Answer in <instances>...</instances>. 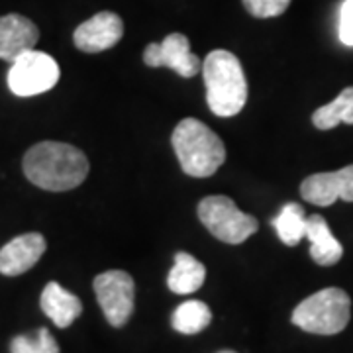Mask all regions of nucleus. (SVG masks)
Wrapping results in <instances>:
<instances>
[{
  "instance_id": "1",
  "label": "nucleus",
  "mask_w": 353,
  "mask_h": 353,
  "mask_svg": "<svg viewBox=\"0 0 353 353\" xmlns=\"http://www.w3.org/2000/svg\"><path fill=\"white\" fill-rule=\"evenodd\" d=\"M24 175L36 187L51 192L77 189L88 175V159L79 148L63 141H39L22 161Z\"/></svg>"
},
{
  "instance_id": "2",
  "label": "nucleus",
  "mask_w": 353,
  "mask_h": 353,
  "mask_svg": "<svg viewBox=\"0 0 353 353\" xmlns=\"http://www.w3.org/2000/svg\"><path fill=\"white\" fill-rule=\"evenodd\" d=\"M208 108L222 118L241 112L248 101V81L240 59L228 50L210 51L202 63Z\"/></svg>"
},
{
  "instance_id": "3",
  "label": "nucleus",
  "mask_w": 353,
  "mask_h": 353,
  "mask_svg": "<svg viewBox=\"0 0 353 353\" xmlns=\"http://www.w3.org/2000/svg\"><path fill=\"white\" fill-rule=\"evenodd\" d=\"M181 169L189 176H212L226 159L224 141L196 118H185L171 136Z\"/></svg>"
},
{
  "instance_id": "4",
  "label": "nucleus",
  "mask_w": 353,
  "mask_h": 353,
  "mask_svg": "<svg viewBox=\"0 0 353 353\" xmlns=\"http://www.w3.org/2000/svg\"><path fill=\"white\" fill-rule=\"evenodd\" d=\"M352 301L345 290L328 287L304 299L292 312V324L308 334L334 336L350 324Z\"/></svg>"
},
{
  "instance_id": "5",
  "label": "nucleus",
  "mask_w": 353,
  "mask_h": 353,
  "mask_svg": "<svg viewBox=\"0 0 353 353\" xmlns=\"http://www.w3.org/2000/svg\"><path fill=\"white\" fill-rule=\"evenodd\" d=\"M199 218L214 238L232 245L243 243L259 228V222L253 216L243 214L236 202L220 194L202 199Z\"/></svg>"
},
{
  "instance_id": "6",
  "label": "nucleus",
  "mask_w": 353,
  "mask_h": 353,
  "mask_svg": "<svg viewBox=\"0 0 353 353\" xmlns=\"http://www.w3.org/2000/svg\"><path fill=\"white\" fill-rule=\"evenodd\" d=\"M59 65L43 51L30 50L22 53L8 71V88L16 97H36L48 92L59 81Z\"/></svg>"
},
{
  "instance_id": "7",
  "label": "nucleus",
  "mask_w": 353,
  "mask_h": 353,
  "mask_svg": "<svg viewBox=\"0 0 353 353\" xmlns=\"http://www.w3.org/2000/svg\"><path fill=\"white\" fill-rule=\"evenodd\" d=\"M94 292L108 324L114 328L126 326L130 316L134 314L136 299V285L132 275L120 269L104 271L94 279Z\"/></svg>"
},
{
  "instance_id": "8",
  "label": "nucleus",
  "mask_w": 353,
  "mask_h": 353,
  "mask_svg": "<svg viewBox=\"0 0 353 353\" xmlns=\"http://www.w3.org/2000/svg\"><path fill=\"white\" fill-rule=\"evenodd\" d=\"M143 61L148 67H169L176 75H199L202 61L190 53V41L183 34H169L161 43H150L143 51Z\"/></svg>"
},
{
  "instance_id": "9",
  "label": "nucleus",
  "mask_w": 353,
  "mask_h": 353,
  "mask_svg": "<svg viewBox=\"0 0 353 353\" xmlns=\"http://www.w3.org/2000/svg\"><path fill=\"white\" fill-rule=\"evenodd\" d=\"M301 194L304 201L316 206H330L338 199L353 202V165L340 171L306 176L301 185Z\"/></svg>"
},
{
  "instance_id": "10",
  "label": "nucleus",
  "mask_w": 353,
  "mask_h": 353,
  "mask_svg": "<svg viewBox=\"0 0 353 353\" xmlns=\"http://www.w3.org/2000/svg\"><path fill=\"white\" fill-rule=\"evenodd\" d=\"M124 36V22L118 14L99 12L79 26L73 41L85 53H101L114 48Z\"/></svg>"
},
{
  "instance_id": "11",
  "label": "nucleus",
  "mask_w": 353,
  "mask_h": 353,
  "mask_svg": "<svg viewBox=\"0 0 353 353\" xmlns=\"http://www.w3.org/2000/svg\"><path fill=\"white\" fill-rule=\"evenodd\" d=\"M46 248V238L38 232L14 238L0 250V273L6 277H18L30 271L41 259Z\"/></svg>"
},
{
  "instance_id": "12",
  "label": "nucleus",
  "mask_w": 353,
  "mask_h": 353,
  "mask_svg": "<svg viewBox=\"0 0 353 353\" xmlns=\"http://www.w3.org/2000/svg\"><path fill=\"white\" fill-rule=\"evenodd\" d=\"M39 39L38 26L20 14L0 18V59L12 63L22 53L34 50Z\"/></svg>"
},
{
  "instance_id": "13",
  "label": "nucleus",
  "mask_w": 353,
  "mask_h": 353,
  "mask_svg": "<svg viewBox=\"0 0 353 353\" xmlns=\"http://www.w3.org/2000/svg\"><path fill=\"white\" fill-rule=\"evenodd\" d=\"M39 306L57 328H69L83 312V303L73 292L65 290L59 283H48L41 290Z\"/></svg>"
},
{
  "instance_id": "14",
  "label": "nucleus",
  "mask_w": 353,
  "mask_h": 353,
  "mask_svg": "<svg viewBox=\"0 0 353 353\" xmlns=\"http://www.w3.org/2000/svg\"><path fill=\"white\" fill-rule=\"evenodd\" d=\"M310 241V257L322 267L336 265L343 255L341 243L332 234L324 216L312 214L306 218V238Z\"/></svg>"
},
{
  "instance_id": "15",
  "label": "nucleus",
  "mask_w": 353,
  "mask_h": 353,
  "mask_svg": "<svg viewBox=\"0 0 353 353\" xmlns=\"http://www.w3.org/2000/svg\"><path fill=\"white\" fill-rule=\"evenodd\" d=\"M204 279H206V267L190 253L181 252L175 255V265L169 271L167 287L175 294H190L201 289Z\"/></svg>"
},
{
  "instance_id": "16",
  "label": "nucleus",
  "mask_w": 353,
  "mask_h": 353,
  "mask_svg": "<svg viewBox=\"0 0 353 353\" xmlns=\"http://www.w3.org/2000/svg\"><path fill=\"white\" fill-rule=\"evenodd\" d=\"M273 228L285 245H299L306 238V214L304 208L296 202H289L273 218Z\"/></svg>"
},
{
  "instance_id": "17",
  "label": "nucleus",
  "mask_w": 353,
  "mask_h": 353,
  "mask_svg": "<svg viewBox=\"0 0 353 353\" xmlns=\"http://www.w3.org/2000/svg\"><path fill=\"white\" fill-rule=\"evenodd\" d=\"M210 320H212V312L202 301H187V303L179 304L171 316L173 328L185 336H194L202 330H206Z\"/></svg>"
},
{
  "instance_id": "18",
  "label": "nucleus",
  "mask_w": 353,
  "mask_h": 353,
  "mask_svg": "<svg viewBox=\"0 0 353 353\" xmlns=\"http://www.w3.org/2000/svg\"><path fill=\"white\" fill-rule=\"evenodd\" d=\"M341 122L353 124V87L343 88L336 101L312 114V124L318 130H334Z\"/></svg>"
},
{
  "instance_id": "19",
  "label": "nucleus",
  "mask_w": 353,
  "mask_h": 353,
  "mask_svg": "<svg viewBox=\"0 0 353 353\" xmlns=\"http://www.w3.org/2000/svg\"><path fill=\"white\" fill-rule=\"evenodd\" d=\"M10 353H59V345L48 328H39L32 336H16L10 341Z\"/></svg>"
},
{
  "instance_id": "20",
  "label": "nucleus",
  "mask_w": 353,
  "mask_h": 353,
  "mask_svg": "<svg viewBox=\"0 0 353 353\" xmlns=\"http://www.w3.org/2000/svg\"><path fill=\"white\" fill-rule=\"evenodd\" d=\"M290 0H243L245 10L255 18H275L289 8Z\"/></svg>"
},
{
  "instance_id": "21",
  "label": "nucleus",
  "mask_w": 353,
  "mask_h": 353,
  "mask_svg": "<svg viewBox=\"0 0 353 353\" xmlns=\"http://www.w3.org/2000/svg\"><path fill=\"white\" fill-rule=\"evenodd\" d=\"M340 39L343 46L353 48V0H343L341 4Z\"/></svg>"
},
{
  "instance_id": "22",
  "label": "nucleus",
  "mask_w": 353,
  "mask_h": 353,
  "mask_svg": "<svg viewBox=\"0 0 353 353\" xmlns=\"http://www.w3.org/2000/svg\"><path fill=\"white\" fill-rule=\"evenodd\" d=\"M218 353H236V352H230V350H224V352H218Z\"/></svg>"
}]
</instances>
